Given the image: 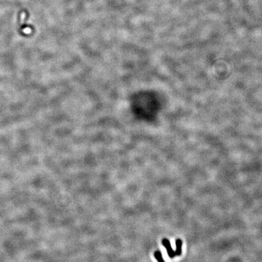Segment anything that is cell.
I'll return each instance as SVG.
<instances>
[{"label":"cell","instance_id":"obj_1","mask_svg":"<svg viewBox=\"0 0 262 262\" xmlns=\"http://www.w3.org/2000/svg\"><path fill=\"white\" fill-rule=\"evenodd\" d=\"M162 244L164 246V247L166 249L168 254L170 258L172 259L175 257V256H176L175 252L173 250V249L171 246V244H170V243L168 239L164 238L162 240Z\"/></svg>","mask_w":262,"mask_h":262},{"label":"cell","instance_id":"obj_2","mask_svg":"<svg viewBox=\"0 0 262 262\" xmlns=\"http://www.w3.org/2000/svg\"><path fill=\"white\" fill-rule=\"evenodd\" d=\"M176 244V250H175V255H181L182 252V241L180 239H177L175 242Z\"/></svg>","mask_w":262,"mask_h":262},{"label":"cell","instance_id":"obj_3","mask_svg":"<svg viewBox=\"0 0 262 262\" xmlns=\"http://www.w3.org/2000/svg\"><path fill=\"white\" fill-rule=\"evenodd\" d=\"M154 257L158 262H164L162 256V254L160 251H159V250H156V251H155Z\"/></svg>","mask_w":262,"mask_h":262}]
</instances>
